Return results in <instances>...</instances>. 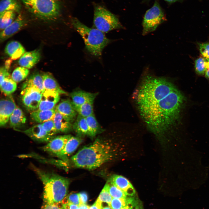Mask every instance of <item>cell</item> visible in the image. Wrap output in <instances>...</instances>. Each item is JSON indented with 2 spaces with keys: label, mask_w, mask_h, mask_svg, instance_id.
I'll list each match as a JSON object with an SVG mask.
<instances>
[{
  "label": "cell",
  "mask_w": 209,
  "mask_h": 209,
  "mask_svg": "<svg viewBox=\"0 0 209 209\" xmlns=\"http://www.w3.org/2000/svg\"><path fill=\"white\" fill-rule=\"evenodd\" d=\"M135 99L145 122L152 131L160 135L178 120L184 98L167 80L148 75L137 89Z\"/></svg>",
  "instance_id": "6da1fadb"
},
{
  "label": "cell",
  "mask_w": 209,
  "mask_h": 209,
  "mask_svg": "<svg viewBox=\"0 0 209 209\" xmlns=\"http://www.w3.org/2000/svg\"><path fill=\"white\" fill-rule=\"evenodd\" d=\"M113 156L110 145L97 139L91 144L80 149L71 159L78 167L92 170L111 160Z\"/></svg>",
  "instance_id": "7a4b0ae2"
},
{
  "label": "cell",
  "mask_w": 209,
  "mask_h": 209,
  "mask_svg": "<svg viewBox=\"0 0 209 209\" xmlns=\"http://www.w3.org/2000/svg\"><path fill=\"white\" fill-rule=\"evenodd\" d=\"M31 167L43 184V198L45 203H62L67 194L69 180L55 174L45 171L33 165Z\"/></svg>",
  "instance_id": "3957f363"
},
{
  "label": "cell",
  "mask_w": 209,
  "mask_h": 209,
  "mask_svg": "<svg viewBox=\"0 0 209 209\" xmlns=\"http://www.w3.org/2000/svg\"><path fill=\"white\" fill-rule=\"evenodd\" d=\"M71 22L83 38L87 51L95 56L101 55L103 49L111 42L104 33L96 28L88 27L76 18H73Z\"/></svg>",
  "instance_id": "277c9868"
},
{
  "label": "cell",
  "mask_w": 209,
  "mask_h": 209,
  "mask_svg": "<svg viewBox=\"0 0 209 209\" xmlns=\"http://www.w3.org/2000/svg\"><path fill=\"white\" fill-rule=\"evenodd\" d=\"M26 8L31 13L45 20L57 18L60 12L58 0H21Z\"/></svg>",
  "instance_id": "5b68a950"
},
{
  "label": "cell",
  "mask_w": 209,
  "mask_h": 209,
  "mask_svg": "<svg viewBox=\"0 0 209 209\" xmlns=\"http://www.w3.org/2000/svg\"><path fill=\"white\" fill-rule=\"evenodd\" d=\"M93 24L96 28L104 33L124 28L115 15L99 5L94 7Z\"/></svg>",
  "instance_id": "8992f818"
},
{
  "label": "cell",
  "mask_w": 209,
  "mask_h": 209,
  "mask_svg": "<svg viewBox=\"0 0 209 209\" xmlns=\"http://www.w3.org/2000/svg\"><path fill=\"white\" fill-rule=\"evenodd\" d=\"M166 20L164 12L157 0L147 11L144 15L142 25V35H145L154 31Z\"/></svg>",
  "instance_id": "52a82bcc"
},
{
  "label": "cell",
  "mask_w": 209,
  "mask_h": 209,
  "mask_svg": "<svg viewBox=\"0 0 209 209\" xmlns=\"http://www.w3.org/2000/svg\"><path fill=\"white\" fill-rule=\"evenodd\" d=\"M42 93L34 88H28L22 90V102L26 109L31 112L38 109Z\"/></svg>",
  "instance_id": "ba28073f"
},
{
  "label": "cell",
  "mask_w": 209,
  "mask_h": 209,
  "mask_svg": "<svg viewBox=\"0 0 209 209\" xmlns=\"http://www.w3.org/2000/svg\"><path fill=\"white\" fill-rule=\"evenodd\" d=\"M10 95L2 98L0 103V125L3 126L8 121L17 106Z\"/></svg>",
  "instance_id": "9c48e42d"
},
{
  "label": "cell",
  "mask_w": 209,
  "mask_h": 209,
  "mask_svg": "<svg viewBox=\"0 0 209 209\" xmlns=\"http://www.w3.org/2000/svg\"><path fill=\"white\" fill-rule=\"evenodd\" d=\"M71 136L70 135H66L54 137L43 147L42 149L45 152L56 156L64 149Z\"/></svg>",
  "instance_id": "30bf717a"
},
{
  "label": "cell",
  "mask_w": 209,
  "mask_h": 209,
  "mask_svg": "<svg viewBox=\"0 0 209 209\" xmlns=\"http://www.w3.org/2000/svg\"><path fill=\"white\" fill-rule=\"evenodd\" d=\"M60 94L52 91L45 90L42 93L41 101L37 110H46L54 109L60 99Z\"/></svg>",
  "instance_id": "8fae6325"
},
{
  "label": "cell",
  "mask_w": 209,
  "mask_h": 209,
  "mask_svg": "<svg viewBox=\"0 0 209 209\" xmlns=\"http://www.w3.org/2000/svg\"><path fill=\"white\" fill-rule=\"evenodd\" d=\"M26 21L21 14L19 15L16 18L8 27L1 32L0 41L2 42L10 38L25 26Z\"/></svg>",
  "instance_id": "7c38bea8"
},
{
  "label": "cell",
  "mask_w": 209,
  "mask_h": 209,
  "mask_svg": "<svg viewBox=\"0 0 209 209\" xmlns=\"http://www.w3.org/2000/svg\"><path fill=\"white\" fill-rule=\"evenodd\" d=\"M22 131L33 140L39 142H48L55 137L48 135L43 129L41 123Z\"/></svg>",
  "instance_id": "4fadbf2b"
},
{
  "label": "cell",
  "mask_w": 209,
  "mask_h": 209,
  "mask_svg": "<svg viewBox=\"0 0 209 209\" xmlns=\"http://www.w3.org/2000/svg\"><path fill=\"white\" fill-rule=\"evenodd\" d=\"M109 181L123 191L128 196L135 195L136 192L129 181L126 178L118 175H113Z\"/></svg>",
  "instance_id": "5bb4252c"
},
{
  "label": "cell",
  "mask_w": 209,
  "mask_h": 209,
  "mask_svg": "<svg viewBox=\"0 0 209 209\" xmlns=\"http://www.w3.org/2000/svg\"><path fill=\"white\" fill-rule=\"evenodd\" d=\"M98 94L82 90H76L71 92L70 96L74 105L78 106L88 102H93Z\"/></svg>",
  "instance_id": "9a60e30c"
},
{
  "label": "cell",
  "mask_w": 209,
  "mask_h": 209,
  "mask_svg": "<svg viewBox=\"0 0 209 209\" xmlns=\"http://www.w3.org/2000/svg\"><path fill=\"white\" fill-rule=\"evenodd\" d=\"M55 110L72 122L77 117V113L72 101L66 100L60 102L55 107Z\"/></svg>",
  "instance_id": "2e32d148"
},
{
  "label": "cell",
  "mask_w": 209,
  "mask_h": 209,
  "mask_svg": "<svg viewBox=\"0 0 209 209\" xmlns=\"http://www.w3.org/2000/svg\"><path fill=\"white\" fill-rule=\"evenodd\" d=\"M41 57V53L38 50L26 52L20 58L18 63L21 66L31 69L39 62Z\"/></svg>",
  "instance_id": "e0dca14e"
},
{
  "label": "cell",
  "mask_w": 209,
  "mask_h": 209,
  "mask_svg": "<svg viewBox=\"0 0 209 209\" xmlns=\"http://www.w3.org/2000/svg\"><path fill=\"white\" fill-rule=\"evenodd\" d=\"M53 121L58 133H66L73 129L72 122L56 110Z\"/></svg>",
  "instance_id": "ac0fdd59"
},
{
  "label": "cell",
  "mask_w": 209,
  "mask_h": 209,
  "mask_svg": "<svg viewBox=\"0 0 209 209\" xmlns=\"http://www.w3.org/2000/svg\"><path fill=\"white\" fill-rule=\"evenodd\" d=\"M5 51L10 58L13 60L20 58L25 53V50L23 46L19 42L13 41L8 42L6 45Z\"/></svg>",
  "instance_id": "d6986e66"
},
{
  "label": "cell",
  "mask_w": 209,
  "mask_h": 209,
  "mask_svg": "<svg viewBox=\"0 0 209 209\" xmlns=\"http://www.w3.org/2000/svg\"><path fill=\"white\" fill-rule=\"evenodd\" d=\"M42 75L45 90L55 91L60 94L67 93L60 87L51 73L48 72L44 73L42 74Z\"/></svg>",
  "instance_id": "ffe728a7"
},
{
  "label": "cell",
  "mask_w": 209,
  "mask_h": 209,
  "mask_svg": "<svg viewBox=\"0 0 209 209\" xmlns=\"http://www.w3.org/2000/svg\"><path fill=\"white\" fill-rule=\"evenodd\" d=\"M28 88H34L38 89L42 93L45 91L42 74L36 73L32 75L23 83L21 89Z\"/></svg>",
  "instance_id": "44dd1931"
},
{
  "label": "cell",
  "mask_w": 209,
  "mask_h": 209,
  "mask_svg": "<svg viewBox=\"0 0 209 209\" xmlns=\"http://www.w3.org/2000/svg\"><path fill=\"white\" fill-rule=\"evenodd\" d=\"M81 142L79 137L71 136L63 150L56 156L66 160V156L73 153L78 148Z\"/></svg>",
  "instance_id": "7402d4cb"
},
{
  "label": "cell",
  "mask_w": 209,
  "mask_h": 209,
  "mask_svg": "<svg viewBox=\"0 0 209 209\" xmlns=\"http://www.w3.org/2000/svg\"><path fill=\"white\" fill-rule=\"evenodd\" d=\"M55 113V108L52 109L46 110H37L31 112V118L35 122L42 123L53 119Z\"/></svg>",
  "instance_id": "603a6c76"
},
{
  "label": "cell",
  "mask_w": 209,
  "mask_h": 209,
  "mask_svg": "<svg viewBox=\"0 0 209 209\" xmlns=\"http://www.w3.org/2000/svg\"><path fill=\"white\" fill-rule=\"evenodd\" d=\"M10 125L14 128L19 127L24 124L26 118L22 110L16 107L10 118Z\"/></svg>",
  "instance_id": "cb8c5ba5"
},
{
  "label": "cell",
  "mask_w": 209,
  "mask_h": 209,
  "mask_svg": "<svg viewBox=\"0 0 209 209\" xmlns=\"http://www.w3.org/2000/svg\"><path fill=\"white\" fill-rule=\"evenodd\" d=\"M73 129L78 135L89 136V129L86 118L78 115L73 124Z\"/></svg>",
  "instance_id": "d4e9b609"
},
{
  "label": "cell",
  "mask_w": 209,
  "mask_h": 209,
  "mask_svg": "<svg viewBox=\"0 0 209 209\" xmlns=\"http://www.w3.org/2000/svg\"><path fill=\"white\" fill-rule=\"evenodd\" d=\"M21 6L18 0H1L0 3V13L11 10L19 12Z\"/></svg>",
  "instance_id": "484cf974"
},
{
  "label": "cell",
  "mask_w": 209,
  "mask_h": 209,
  "mask_svg": "<svg viewBox=\"0 0 209 209\" xmlns=\"http://www.w3.org/2000/svg\"><path fill=\"white\" fill-rule=\"evenodd\" d=\"M86 119L89 129V136L93 137L102 131V129L97 121L94 114L87 117Z\"/></svg>",
  "instance_id": "4316f807"
},
{
  "label": "cell",
  "mask_w": 209,
  "mask_h": 209,
  "mask_svg": "<svg viewBox=\"0 0 209 209\" xmlns=\"http://www.w3.org/2000/svg\"><path fill=\"white\" fill-rule=\"evenodd\" d=\"M15 12L14 11L10 10L0 13L1 32L9 26L13 22L15 17Z\"/></svg>",
  "instance_id": "83f0119b"
},
{
  "label": "cell",
  "mask_w": 209,
  "mask_h": 209,
  "mask_svg": "<svg viewBox=\"0 0 209 209\" xmlns=\"http://www.w3.org/2000/svg\"><path fill=\"white\" fill-rule=\"evenodd\" d=\"M0 87L1 91L9 96L16 90L17 85L16 83L10 77L5 78L0 84Z\"/></svg>",
  "instance_id": "f1b7e54d"
},
{
  "label": "cell",
  "mask_w": 209,
  "mask_h": 209,
  "mask_svg": "<svg viewBox=\"0 0 209 209\" xmlns=\"http://www.w3.org/2000/svg\"><path fill=\"white\" fill-rule=\"evenodd\" d=\"M93 102H88L74 106L78 115L86 118L94 114Z\"/></svg>",
  "instance_id": "f546056e"
},
{
  "label": "cell",
  "mask_w": 209,
  "mask_h": 209,
  "mask_svg": "<svg viewBox=\"0 0 209 209\" xmlns=\"http://www.w3.org/2000/svg\"><path fill=\"white\" fill-rule=\"evenodd\" d=\"M29 72V70L26 68L22 66L18 67L13 71L11 78L16 83L19 82L27 77Z\"/></svg>",
  "instance_id": "4dcf8cb0"
},
{
  "label": "cell",
  "mask_w": 209,
  "mask_h": 209,
  "mask_svg": "<svg viewBox=\"0 0 209 209\" xmlns=\"http://www.w3.org/2000/svg\"><path fill=\"white\" fill-rule=\"evenodd\" d=\"M107 182L108 184V191L112 198L125 199L127 197L120 189L109 181Z\"/></svg>",
  "instance_id": "1f68e13d"
},
{
  "label": "cell",
  "mask_w": 209,
  "mask_h": 209,
  "mask_svg": "<svg viewBox=\"0 0 209 209\" xmlns=\"http://www.w3.org/2000/svg\"><path fill=\"white\" fill-rule=\"evenodd\" d=\"M207 61L204 57H200L195 62V68L196 73L199 75L205 74L206 69Z\"/></svg>",
  "instance_id": "d6a6232c"
},
{
  "label": "cell",
  "mask_w": 209,
  "mask_h": 209,
  "mask_svg": "<svg viewBox=\"0 0 209 209\" xmlns=\"http://www.w3.org/2000/svg\"><path fill=\"white\" fill-rule=\"evenodd\" d=\"M98 199L102 202L106 203L110 206L112 197L108 191V182L105 185Z\"/></svg>",
  "instance_id": "836d02e7"
},
{
  "label": "cell",
  "mask_w": 209,
  "mask_h": 209,
  "mask_svg": "<svg viewBox=\"0 0 209 209\" xmlns=\"http://www.w3.org/2000/svg\"><path fill=\"white\" fill-rule=\"evenodd\" d=\"M44 130L47 134L52 136L58 133L55 128L53 119L49 120L41 123Z\"/></svg>",
  "instance_id": "e575fe53"
},
{
  "label": "cell",
  "mask_w": 209,
  "mask_h": 209,
  "mask_svg": "<svg viewBox=\"0 0 209 209\" xmlns=\"http://www.w3.org/2000/svg\"><path fill=\"white\" fill-rule=\"evenodd\" d=\"M71 203L78 206L81 205L79 193H71L67 195L62 200V203Z\"/></svg>",
  "instance_id": "d590c367"
},
{
  "label": "cell",
  "mask_w": 209,
  "mask_h": 209,
  "mask_svg": "<svg viewBox=\"0 0 209 209\" xmlns=\"http://www.w3.org/2000/svg\"><path fill=\"white\" fill-rule=\"evenodd\" d=\"M126 198H112L110 206L112 209H120L127 205Z\"/></svg>",
  "instance_id": "8d00e7d4"
},
{
  "label": "cell",
  "mask_w": 209,
  "mask_h": 209,
  "mask_svg": "<svg viewBox=\"0 0 209 209\" xmlns=\"http://www.w3.org/2000/svg\"><path fill=\"white\" fill-rule=\"evenodd\" d=\"M199 50L202 55L207 60H209V43L199 44Z\"/></svg>",
  "instance_id": "74e56055"
},
{
  "label": "cell",
  "mask_w": 209,
  "mask_h": 209,
  "mask_svg": "<svg viewBox=\"0 0 209 209\" xmlns=\"http://www.w3.org/2000/svg\"><path fill=\"white\" fill-rule=\"evenodd\" d=\"M62 203H45L41 209H62Z\"/></svg>",
  "instance_id": "f35d334b"
},
{
  "label": "cell",
  "mask_w": 209,
  "mask_h": 209,
  "mask_svg": "<svg viewBox=\"0 0 209 209\" xmlns=\"http://www.w3.org/2000/svg\"><path fill=\"white\" fill-rule=\"evenodd\" d=\"M8 70L5 66L0 68V84L2 83L5 78L10 77Z\"/></svg>",
  "instance_id": "ab89813d"
},
{
  "label": "cell",
  "mask_w": 209,
  "mask_h": 209,
  "mask_svg": "<svg viewBox=\"0 0 209 209\" xmlns=\"http://www.w3.org/2000/svg\"><path fill=\"white\" fill-rule=\"evenodd\" d=\"M78 193L81 205L86 204L88 200V196L87 193L84 192Z\"/></svg>",
  "instance_id": "60d3db41"
},
{
  "label": "cell",
  "mask_w": 209,
  "mask_h": 209,
  "mask_svg": "<svg viewBox=\"0 0 209 209\" xmlns=\"http://www.w3.org/2000/svg\"><path fill=\"white\" fill-rule=\"evenodd\" d=\"M102 202L97 199L95 203L89 206V209H102Z\"/></svg>",
  "instance_id": "b9f144b4"
},
{
  "label": "cell",
  "mask_w": 209,
  "mask_h": 209,
  "mask_svg": "<svg viewBox=\"0 0 209 209\" xmlns=\"http://www.w3.org/2000/svg\"><path fill=\"white\" fill-rule=\"evenodd\" d=\"M62 209H79V206L71 203L63 204Z\"/></svg>",
  "instance_id": "7bdbcfd3"
},
{
  "label": "cell",
  "mask_w": 209,
  "mask_h": 209,
  "mask_svg": "<svg viewBox=\"0 0 209 209\" xmlns=\"http://www.w3.org/2000/svg\"><path fill=\"white\" fill-rule=\"evenodd\" d=\"M205 74V77L209 79V60L207 61L206 70Z\"/></svg>",
  "instance_id": "ee69618b"
},
{
  "label": "cell",
  "mask_w": 209,
  "mask_h": 209,
  "mask_svg": "<svg viewBox=\"0 0 209 209\" xmlns=\"http://www.w3.org/2000/svg\"><path fill=\"white\" fill-rule=\"evenodd\" d=\"M150 0H143V1L144 2L148 1H149ZM165 1H167L168 3L171 4L172 3H175L177 1H179V2H181L182 1L184 0H164Z\"/></svg>",
  "instance_id": "f6af8a7d"
},
{
  "label": "cell",
  "mask_w": 209,
  "mask_h": 209,
  "mask_svg": "<svg viewBox=\"0 0 209 209\" xmlns=\"http://www.w3.org/2000/svg\"><path fill=\"white\" fill-rule=\"evenodd\" d=\"M134 209H144L142 202L140 201L135 206Z\"/></svg>",
  "instance_id": "bcb514c9"
},
{
  "label": "cell",
  "mask_w": 209,
  "mask_h": 209,
  "mask_svg": "<svg viewBox=\"0 0 209 209\" xmlns=\"http://www.w3.org/2000/svg\"><path fill=\"white\" fill-rule=\"evenodd\" d=\"M89 207L86 204H81L79 206V209H89Z\"/></svg>",
  "instance_id": "7dc6e473"
},
{
  "label": "cell",
  "mask_w": 209,
  "mask_h": 209,
  "mask_svg": "<svg viewBox=\"0 0 209 209\" xmlns=\"http://www.w3.org/2000/svg\"><path fill=\"white\" fill-rule=\"evenodd\" d=\"M11 63V61L10 60H8L6 61L5 64V67L8 70L9 69L10 66V65Z\"/></svg>",
  "instance_id": "c3c4849f"
},
{
  "label": "cell",
  "mask_w": 209,
  "mask_h": 209,
  "mask_svg": "<svg viewBox=\"0 0 209 209\" xmlns=\"http://www.w3.org/2000/svg\"><path fill=\"white\" fill-rule=\"evenodd\" d=\"M134 207L132 205L128 204L124 207L120 209H133Z\"/></svg>",
  "instance_id": "681fc988"
},
{
  "label": "cell",
  "mask_w": 209,
  "mask_h": 209,
  "mask_svg": "<svg viewBox=\"0 0 209 209\" xmlns=\"http://www.w3.org/2000/svg\"><path fill=\"white\" fill-rule=\"evenodd\" d=\"M102 209H112L110 206H106L102 208Z\"/></svg>",
  "instance_id": "f907efd6"
}]
</instances>
